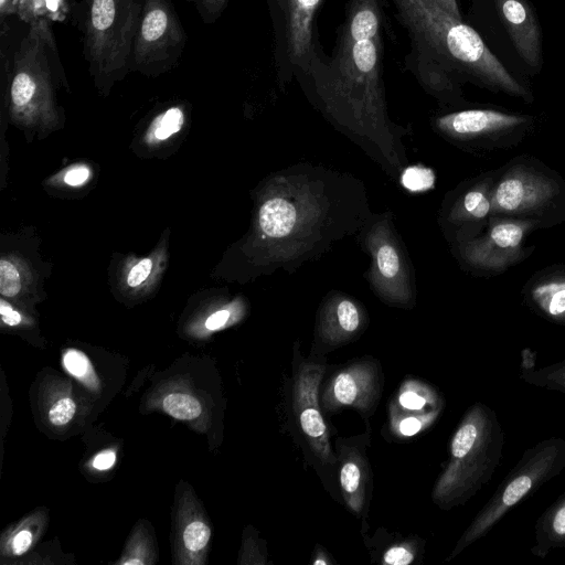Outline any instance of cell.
<instances>
[{"label":"cell","mask_w":565,"mask_h":565,"mask_svg":"<svg viewBox=\"0 0 565 565\" xmlns=\"http://www.w3.org/2000/svg\"><path fill=\"white\" fill-rule=\"evenodd\" d=\"M420 57L437 71H457L490 87L502 85L509 72L480 35L445 11L435 0H391Z\"/></svg>","instance_id":"cell-1"},{"label":"cell","mask_w":565,"mask_h":565,"mask_svg":"<svg viewBox=\"0 0 565 565\" xmlns=\"http://www.w3.org/2000/svg\"><path fill=\"white\" fill-rule=\"evenodd\" d=\"M504 443L495 412L481 402L470 406L452 435L448 462L433 489L434 503L450 510L477 494L499 467Z\"/></svg>","instance_id":"cell-2"},{"label":"cell","mask_w":565,"mask_h":565,"mask_svg":"<svg viewBox=\"0 0 565 565\" xmlns=\"http://www.w3.org/2000/svg\"><path fill=\"white\" fill-rule=\"evenodd\" d=\"M381 70L380 36L352 40L342 32L330 63L315 58L309 74L332 114L372 124L384 117Z\"/></svg>","instance_id":"cell-3"},{"label":"cell","mask_w":565,"mask_h":565,"mask_svg":"<svg viewBox=\"0 0 565 565\" xmlns=\"http://www.w3.org/2000/svg\"><path fill=\"white\" fill-rule=\"evenodd\" d=\"M143 0H79L70 12L82 33L95 86L108 92L130 73L129 60Z\"/></svg>","instance_id":"cell-4"},{"label":"cell","mask_w":565,"mask_h":565,"mask_svg":"<svg viewBox=\"0 0 565 565\" xmlns=\"http://www.w3.org/2000/svg\"><path fill=\"white\" fill-rule=\"evenodd\" d=\"M564 469V438L551 437L527 448L459 537L448 559L488 534L513 507Z\"/></svg>","instance_id":"cell-5"},{"label":"cell","mask_w":565,"mask_h":565,"mask_svg":"<svg viewBox=\"0 0 565 565\" xmlns=\"http://www.w3.org/2000/svg\"><path fill=\"white\" fill-rule=\"evenodd\" d=\"M186 42L172 0H143L130 52V73L156 77L171 72Z\"/></svg>","instance_id":"cell-6"},{"label":"cell","mask_w":565,"mask_h":565,"mask_svg":"<svg viewBox=\"0 0 565 565\" xmlns=\"http://www.w3.org/2000/svg\"><path fill=\"white\" fill-rule=\"evenodd\" d=\"M324 361L301 362L294 373L292 406L299 427L311 451L324 465H335L337 455L319 405V387Z\"/></svg>","instance_id":"cell-7"},{"label":"cell","mask_w":565,"mask_h":565,"mask_svg":"<svg viewBox=\"0 0 565 565\" xmlns=\"http://www.w3.org/2000/svg\"><path fill=\"white\" fill-rule=\"evenodd\" d=\"M382 391V372L376 361L359 360L329 379L321 394V407L337 411L353 407L367 414L376 407Z\"/></svg>","instance_id":"cell-8"},{"label":"cell","mask_w":565,"mask_h":565,"mask_svg":"<svg viewBox=\"0 0 565 565\" xmlns=\"http://www.w3.org/2000/svg\"><path fill=\"white\" fill-rule=\"evenodd\" d=\"M370 434L335 441L339 481L348 509L359 518L367 515L372 492V475L366 456Z\"/></svg>","instance_id":"cell-9"},{"label":"cell","mask_w":565,"mask_h":565,"mask_svg":"<svg viewBox=\"0 0 565 565\" xmlns=\"http://www.w3.org/2000/svg\"><path fill=\"white\" fill-rule=\"evenodd\" d=\"M443 409L437 392L425 383L408 380L391 407V425L402 436H414L435 423Z\"/></svg>","instance_id":"cell-10"},{"label":"cell","mask_w":565,"mask_h":565,"mask_svg":"<svg viewBox=\"0 0 565 565\" xmlns=\"http://www.w3.org/2000/svg\"><path fill=\"white\" fill-rule=\"evenodd\" d=\"M284 14L286 55L290 64L309 74L315 57L313 26L322 0H279Z\"/></svg>","instance_id":"cell-11"},{"label":"cell","mask_w":565,"mask_h":565,"mask_svg":"<svg viewBox=\"0 0 565 565\" xmlns=\"http://www.w3.org/2000/svg\"><path fill=\"white\" fill-rule=\"evenodd\" d=\"M500 19L521 56L531 67L542 63V35L539 21L526 0H494Z\"/></svg>","instance_id":"cell-12"},{"label":"cell","mask_w":565,"mask_h":565,"mask_svg":"<svg viewBox=\"0 0 565 565\" xmlns=\"http://www.w3.org/2000/svg\"><path fill=\"white\" fill-rule=\"evenodd\" d=\"M522 121L521 117L494 110L471 109L443 116L437 119V125L454 136H473L513 127Z\"/></svg>","instance_id":"cell-13"},{"label":"cell","mask_w":565,"mask_h":565,"mask_svg":"<svg viewBox=\"0 0 565 565\" xmlns=\"http://www.w3.org/2000/svg\"><path fill=\"white\" fill-rule=\"evenodd\" d=\"M361 324V312L354 302L341 299L324 312L319 326V337L327 345H340L350 341Z\"/></svg>","instance_id":"cell-14"},{"label":"cell","mask_w":565,"mask_h":565,"mask_svg":"<svg viewBox=\"0 0 565 565\" xmlns=\"http://www.w3.org/2000/svg\"><path fill=\"white\" fill-rule=\"evenodd\" d=\"M531 553L540 558L565 548V491L539 516Z\"/></svg>","instance_id":"cell-15"},{"label":"cell","mask_w":565,"mask_h":565,"mask_svg":"<svg viewBox=\"0 0 565 565\" xmlns=\"http://www.w3.org/2000/svg\"><path fill=\"white\" fill-rule=\"evenodd\" d=\"M352 40L380 36V15L375 0H354L343 28Z\"/></svg>","instance_id":"cell-16"},{"label":"cell","mask_w":565,"mask_h":565,"mask_svg":"<svg viewBox=\"0 0 565 565\" xmlns=\"http://www.w3.org/2000/svg\"><path fill=\"white\" fill-rule=\"evenodd\" d=\"M542 190L537 184L522 178L502 181L495 191V202L505 211H515L536 203Z\"/></svg>","instance_id":"cell-17"},{"label":"cell","mask_w":565,"mask_h":565,"mask_svg":"<svg viewBox=\"0 0 565 565\" xmlns=\"http://www.w3.org/2000/svg\"><path fill=\"white\" fill-rule=\"evenodd\" d=\"M373 255L379 276L383 282L385 281L386 286H403V268L395 247L386 241L376 243L374 241Z\"/></svg>","instance_id":"cell-18"},{"label":"cell","mask_w":565,"mask_h":565,"mask_svg":"<svg viewBox=\"0 0 565 565\" xmlns=\"http://www.w3.org/2000/svg\"><path fill=\"white\" fill-rule=\"evenodd\" d=\"M521 371V380L526 384L565 395V360L540 369Z\"/></svg>","instance_id":"cell-19"},{"label":"cell","mask_w":565,"mask_h":565,"mask_svg":"<svg viewBox=\"0 0 565 565\" xmlns=\"http://www.w3.org/2000/svg\"><path fill=\"white\" fill-rule=\"evenodd\" d=\"M162 406L172 417L184 420L196 418L202 412L199 401L183 393L169 394L164 397Z\"/></svg>","instance_id":"cell-20"},{"label":"cell","mask_w":565,"mask_h":565,"mask_svg":"<svg viewBox=\"0 0 565 565\" xmlns=\"http://www.w3.org/2000/svg\"><path fill=\"white\" fill-rule=\"evenodd\" d=\"M185 120L184 111L179 106H171L160 113L151 125L153 135L159 140H164L177 134Z\"/></svg>","instance_id":"cell-21"},{"label":"cell","mask_w":565,"mask_h":565,"mask_svg":"<svg viewBox=\"0 0 565 565\" xmlns=\"http://www.w3.org/2000/svg\"><path fill=\"white\" fill-rule=\"evenodd\" d=\"M490 237L499 247L513 248L521 243L523 231L516 224L503 223L498 224L492 228Z\"/></svg>","instance_id":"cell-22"},{"label":"cell","mask_w":565,"mask_h":565,"mask_svg":"<svg viewBox=\"0 0 565 565\" xmlns=\"http://www.w3.org/2000/svg\"><path fill=\"white\" fill-rule=\"evenodd\" d=\"M210 535L211 530L205 523L194 521L183 532L184 545L192 552L200 551L207 544Z\"/></svg>","instance_id":"cell-23"},{"label":"cell","mask_w":565,"mask_h":565,"mask_svg":"<svg viewBox=\"0 0 565 565\" xmlns=\"http://www.w3.org/2000/svg\"><path fill=\"white\" fill-rule=\"evenodd\" d=\"M21 289L20 275L15 266L7 260H0V292L2 296L13 297Z\"/></svg>","instance_id":"cell-24"},{"label":"cell","mask_w":565,"mask_h":565,"mask_svg":"<svg viewBox=\"0 0 565 565\" xmlns=\"http://www.w3.org/2000/svg\"><path fill=\"white\" fill-rule=\"evenodd\" d=\"M434 179V174L429 169L411 167L403 173L402 183L411 191H423L433 185Z\"/></svg>","instance_id":"cell-25"},{"label":"cell","mask_w":565,"mask_h":565,"mask_svg":"<svg viewBox=\"0 0 565 565\" xmlns=\"http://www.w3.org/2000/svg\"><path fill=\"white\" fill-rule=\"evenodd\" d=\"M192 3L205 24L214 23L225 10L230 0H186Z\"/></svg>","instance_id":"cell-26"},{"label":"cell","mask_w":565,"mask_h":565,"mask_svg":"<svg viewBox=\"0 0 565 565\" xmlns=\"http://www.w3.org/2000/svg\"><path fill=\"white\" fill-rule=\"evenodd\" d=\"M66 370L78 379L93 375V369L84 353L77 350H68L63 359Z\"/></svg>","instance_id":"cell-27"},{"label":"cell","mask_w":565,"mask_h":565,"mask_svg":"<svg viewBox=\"0 0 565 565\" xmlns=\"http://www.w3.org/2000/svg\"><path fill=\"white\" fill-rule=\"evenodd\" d=\"M416 550L411 543L391 546L383 555V563L388 565H408L413 563Z\"/></svg>","instance_id":"cell-28"},{"label":"cell","mask_w":565,"mask_h":565,"mask_svg":"<svg viewBox=\"0 0 565 565\" xmlns=\"http://www.w3.org/2000/svg\"><path fill=\"white\" fill-rule=\"evenodd\" d=\"M75 409V403L71 398H61L51 407L49 412L50 422L57 426L65 425L73 418Z\"/></svg>","instance_id":"cell-29"},{"label":"cell","mask_w":565,"mask_h":565,"mask_svg":"<svg viewBox=\"0 0 565 565\" xmlns=\"http://www.w3.org/2000/svg\"><path fill=\"white\" fill-rule=\"evenodd\" d=\"M465 209L475 217H484L490 209L488 199L479 191H470L463 200Z\"/></svg>","instance_id":"cell-30"},{"label":"cell","mask_w":565,"mask_h":565,"mask_svg":"<svg viewBox=\"0 0 565 565\" xmlns=\"http://www.w3.org/2000/svg\"><path fill=\"white\" fill-rule=\"evenodd\" d=\"M151 269L152 260L150 258L141 259L130 269L127 277V284L130 287H137L141 285L150 275Z\"/></svg>","instance_id":"cell-31"},{"label":"cell","mask_w":565,"mask_h":565,"mask_svg":"<svg viewBox=\"0 0 565 565\" xmlns=\"http://www.w3.org/2000/svg\"><path fill=\"white\" fill-rule=\"evenodd\" d=\"M89 170L84 167H75L66 172L64 177L65 183L68 185H79L83 184L89 178Z\"/></svg>","instance_id":"cell-32"},{"label":"cell","mask_w":565,"mask_h":565,"mask_svg":"<svg viewBox=\"0 0 565 565\" xmlns=\"http://www.w3.org/2000/svg\"><path fill=\"white\" fill-rule=\"evenodd\" d=\"M546 310L552 316H558L565 312V289L555 291L547 302Z\"/></svg>","instance_id":"cell-33"},{"label":"cell","mask_w":565,"mask_h":565,"mask_svg":"<svg viewBox=\"0 0 565 565\" xmlns=\"http://www.w3.org/2000/svg\"><path fill=\"white\" fill-rule=\"evenodd\" d=\"M32 542V535L29 531H20L12 541V551L15 555H21L28 551Z\"/></svg>","instance_id":"cell-34"},{"label":"cell","mask_w":565,"mask_h":565,"mask_svg":"<svg viewBox=\"0 0 565 565\" xmlns=\"http://www.w3.org/2000/svg\"><path fill=\"white\" fill-rule=\"evenodd\" d=\"M0 313L2 321L9 326H17L21 321L20 313L14 311L4 300L0 301Z\"/></svg>","instance_id":"cell-35"},{"label":"cell","mask_w":565,"mask_h":565,"mask_svg":"<svg viewBox=\"0 0 565 565\" xmlns=\"http://www.w3.org/2000/svg\"><path fill=\"white\" fill-rule=\"evenodd\" d=\"M116 461V455L113 450H106L98 454L94 461L93 466L99 470L109 469Z\"/></svg>","instance_id":"cell-36"},{"label":"cell","mask_w":565,"mask_h":565,"mask_svg":"<svg viewBox=\"0 0 565 565\" xmlns=\"http://www.w3.org/2000/svg\"><path fill=\"white\" fill-rule=\"evenodd\" d=\"M228 318H230V312L227 310L216 311L206 319L205 327L209 330H216V329L223 327L226 323Z\"/></svg>","instance_id":"cell-37"},{"label":"cell","mask_w":565,"mask_h":565,"mask_svg":"<svg viewBox=\"0 0 565 565\" xmlns=\"http://www.w3.org/2000/svg\"><path fill=\"white\" fill-rule=\"evenodd\" d=\"M445 11L454 18L461 20L459 8L456 0H435Z\"/></svg>","instance_id":"cell-38"},{"label":"cell","mask_w":565,"mask_h":565,"mask_svg":"<svg viewBox=\"0 0 565 565\" xmlns=\"http://www.w3.org/2000/svg\"><path fill=\"white\" fill-rule=\"evenodd\" d=\"M126 564H142V562L140 559H130L127 561Z\"/></svg>","instance_id":"cell-39"}]
</instances>
